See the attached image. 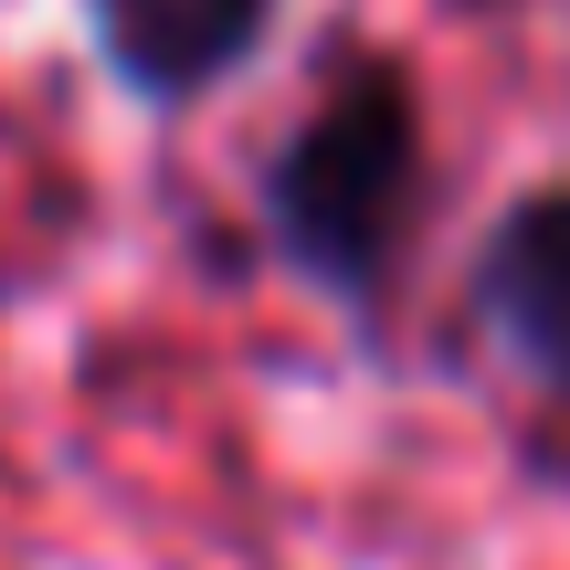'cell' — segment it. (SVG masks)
I'll return each mask as SVG.
<instances>
[{
	"label": "cell",
	"instance_id": "3957f363",
	"mask_svg": "<svg viewBox=\"0 0 570 570\" xmlns=\"http://www.w3.org/2000/svg\"><path fill=\"white\" fill-rule=\"evenodd\" d=\"M275 11L285 0H75L106 85L127 106H148V117H180V106L223 96L275 42Z\"/></svg>",
	"mask_w": 570,
	"mask_h": 570
},
{
	"label": "cell",
	"instance_id": "6da1fadb",
	"mask_svg": "<svg viewBox=\"0 0 570 570\" xmlns=\"http://www.w3.org/2000/svg\"><path fill=\"white\" fill-rule=\"evenodd\" d=\"M433 212V138H423V85L402 53H338L254 169V223L265 254L338 317L381 327L412 275Z\"/></svg>",
	"mask_w": 570,
	"mask_h": 570
},
{
	"label": "cell",
	"instance_id": "7a4b0ae2",
	"mask_svg": "<svg viewBox=\"0 0 570 570\" xmlns=\"http://www.w3.org/2000/svg\"><path fill=\"white\" fill-rule=\"evenodd\" d=\"M465 306L539 402L570 412V180H529L475 233Z\"/></svg>",
	"mask_w": 570,
	"mask_h": 570
}]
</instances>
